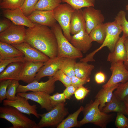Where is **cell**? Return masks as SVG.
Returning a JSON list of instances; mask_svg holds the SVG:
<instances>
[{"label":"cell","mask_w":128,"mask_h":128,"mask_svg":"<svg viewBox=\"0 0 128 128\" xmlns=\"http://www.w3.org/2000/svg\"><path fill=\"white\" fill-rule=\"evenodd\" d=\"M126 13L123 10L119 11L114 18L122 29L123 34L128 37V21L126 18Z\"/></svg>","instance_id":"1f68e13d"},{"label":"cell","mask_w":128,"mask_h":128,"mask_svg":"<svg viewBox=\"0 0 128 128\" xmlns=\"http://www.w3.org/2000/svg\"><path fill=\"white\" fill-rule=\"evenodd\" d=\"M71 5L75 9H81L84 7H94L95 0H62Z\"/></svg>","instance_id":"4dcf8cb0"},{"label":"cell","mask_w":128,"mask_h":128,"mask_svg":"<svg viewBox=\"0 0 128 128\" xmlns=\"http://www.w3.org/2000/svg\"><path fill=\"white\" fill-rule=\"evenodd\" d=\"M51 29L57 40L58 48L57 56L75 59L83 57L82 52L77 50L64 36L59 23H56L51 27Z\"/></svg>","instance_id":"277c9868"},{"label":"cell","mask_w":128,"mask_h":128,"mask_svg":"<svg viewBox=\"0 0 128 128\" xmlns=\"http://www.w3.org/2000/svg\"><path fill=\"white\" fill-rule=\"evenodd\" d=\"M62 2V0H39L35 10L53 11Z\"/></svg>","instance_id":"f1b7e54d"},{"label":"cell","mask_w":128,"mask_h":128,"mask_svg":"<svg viewBox=\"0 0 128 128\" xmlns=\"http://www.w3.org/2000/svg\"><path fill=\"white\" fill-rule=\"evenodd\" d=\"M65 103L63 102L57 105L50 111V121L48 127L58 125L68 114L69 112L65 107Z\"/></svg>","instance_id":"44dd1931"},{"label":"cell","mask_w":128,"mask_h":128,"mask_svg":"<svg viewBox=\"0 0 128 128\" xmlns=\"http://www.w3.org/2000/svg\"><path fill=\"white\" fill-rule=\"evenodd\" d=\"M89 92V90L82 86L77 88L74 94L76 99L80 100L84 99Z\"/></svg>","instance_id":"7bdbcfd3"},{"label":"cell","mask_w":128,"mask_h":128,"mask_svg":"<svg viewBox=\"0 0 128 128\" xmlns=\"http://www.w3.org/2000/svg\"><path fill=\"white\" fill-rule=\"evenodd\" d=\"M84 27L86 28V23L82 10L81 9H75L71 17L70 33L73 35L79 32Z\"/></svg>","instance_id":"7402d4cb"},{"label":"cell","mask_w":128,"mask_h":128,"mask_svg":"<svg viewBox=\"0 0 128 128\" xmlns=\"http://www.w3.org/2000/svg\"><path fill=\"white\" fill-rule=\"evenodd\" d=\"M125 35L123 34L119 37L115 46L112 52H110L107 58V61L111 63L124 62L126 59L127 53L124 45L126 38Z\"/></svg>","instance_id":"ffe728a7"},{"label":"cell","mask_w":128,"mask_h":128,"mask_svg":"<svg viewBox=\"0 0 128 128\" xmlns=\"http://www.w3.org/2000/svg\"><path fill=\"white\" fill-rule=\"evenodd\" d=\"M27 17L33 23L51 27L56 23L57 21L54 17L53 11L35 10Z\"/></svg>","instance_id":"2e32d148"},{"label":"cell","mask_w":128,"mask_h":128,"mask_svg":"<svg viewBox=\"0 0 128 128\" xmlns=\"http://www.w3.org/2000/svg\"><path fill=\"white\" fill-rule=\"evenodd\" d=\"M124 45L126 52L127 57L123 63L125 68L128 71V37H126L124 42Z\"/></svg>","instance_id":"c3c4849f"},{"label":"cell","mask_w":128,"mask_h":128,"mask_svg":"<svg viewBox=\"0 0 128 128\" xmlns=\"http://www.w3.org/2000/svg\"><path fill=\"white\" fill-rule=\"evenodd\" d=\"M25 62H17L9 64L0 73V81L8 79L20 80L21 72Z\"/></svg>","instance_id":"d6986e66"},{"label":"cell","mask_w":128,"mask_h":128,"mask_svg":"<svg viewBox=\"0 0 128 128\" xmlns=\"http://www.w3.org/2000/svg\"><path fill=\"white\" fill-rule=\"evenodd\" d=\"M44 63L32 61L25 62L21 72L20 80L28 84L33 82L37 73L44 65Z\"/></svg>","instance_id":"e0dca14e"},{"label":"cell","mask_w":128,"mask_h":128,"mask_svg":"<svg viewBox=\"0 0 128 128\" xmlns=\"http://www.w3.org/2000/svg\"><path fill=\"white\" fill-rule=\"evenodd\" d=\"M77 88L71 85L66 87L63 92L66 99H69L71 96L74 94Z\"/></svg>","instance_id":"bcb514c9"},{"label":"cell","mask_w":128,"mask_h":128,"mask_svg":"<svg viewBox=\"0 0 128 128\" xmlns=\"http://www.w3.org/2000/svg\"><path fill=\"white\" fill-rule=\"evenodd\" d=\"M28 99L16 94V99L14 100H5L3 101L4 106L13 107L21 112L29 115L32 114L37 118H40L39 114L37 110V107L35 105H30Z\"/></svg>","instance_id":"8fae6325"},{"label":"cell","mask_w":128,"mask_h":128,"mask_svg":"<svg viewBox=\"0 0 128 128\" xmlns=\"http://www.w3.org/2000/svg\"></svg>","instance_id":"f5cc1de1"},{"label":"cell","mask_w":128,"mask_h":128,"mask_svg":"<svg viewBox=\"0 0 128 128\" xmlns=\"http://www.w3.org/2000/svg\"><path fill=\"white\" fill-rule=\"evenodd\" d=\"M53 77L57 81L61 82L66 87L71 85V78L60 69L58 70Z\"/></svg>","instance_id":"74e56055"},{"label":"cell","mask_w":128,"mask_h":128,"mask_svg":"<svg viewBox=\"0 0 128 128\" xmlns=\"http://www.w3.org/2000/svg\"><path fill=\"white\" fill-rule=\"evenodd\" d=\"M50 111L42 114H39L41 119L39 122L37 124V128H41L48 127L50 121Z\"/></svg>","instance_id":"b9f144b4"},{"label":"cell","mask_w":128,"mask_h":128,"mask_svg":"<svg viewBox=\"0 0 128 128\" xmlns=\"http://www.w3.org/2000/svg\"><path fill=\"white\" fill-rule=\"evenodd\" d=\"M101 111L107 113L113 112L126 115L123 101L118 99L114 94L110 101L106 104Z\"/></svg>","instance_id":"484cf974"},{"label":"cell","mask_w":128,"mask_h":128,"mask_svg":"<svg viewBox=\"0 0 128 128\" xmlns=\"http://www.w3.org/2000/svg\"><path fill=\"white\" fill-rule=\"evenodd\" d=\"M41 52L50 59L57 56L58 46L55 35L48 26L35 23L26 30L25 42Z\"/></svg>","instance_id":"6da1fadb"},{"label":"cell","mask_w":128,"mask_h":128,"mask_svg":"<svg viewBox=\"0 0 128 128\" xmlns=\"http://www.w3.org/2000/svg\"><path fill=\"white\" fill-rule=\"evenodd\" d=\"M26 30L24 26L16 25L12 23L9 27L0 33V41L11 45L24 42Z\"/></svg>","instance_id":"52a82bcc"},{"label":"cell","mask_w":128,"mask_h":128,"mask_svg":"<svg viewBox=\"0 0 128 128\" xmlns=\"http://www.w3.org/2000/svg\"><path fill=\"white\" fill-rule=\"evenodd\" d=\"M75 10L66 3L60 4L53 11L54 18L61 27L64 35L69 41L72 37L70 30L71 18Z\"/></svg>","instance_id":"8992f818"},{"label":"cell","mask_w":128,"mask_h":128,"mask_svg":"<svg viewBox=\"0 0 128 128\" xmlns=\"http://www.w3.org/2000/svg\"><path fill=\"white\" fill-rule=\"evenodd\" d=\"M12 80L8 79L0 81V102L6 99V93L8 87Z\"/></svg>","instance_id":"60d3db41"},{"label":"cell","mask_w":128,"mask_h":128,"mask_svg":"<svg viewBox=\"0 0 128 128\" xmlns=\"http://www.w3.org/2000/svg\"><path fill=\"white\" fill-rule=\"evenodd\" d=\"M123 101L124 103L126 115L128 116V95L124 98Z\"/></svg>","instance_id":"681fc988"},{"label":"cell","mask_w":128,"mask_h":128,"mask_svg":"<svg viewBox=\"0 0 128 128\" xmlns=\"http://www.w3.org/2000/svg\"><path fill=\"white\" fill-rule=\"evenodd\" d=\"M39 0H25L20 8L24 14L27 16L35 10V6Z\"/></svg>","instance_id":"d590c367"},{"label":"cell","mask_w":128,"mask_h":128,"mask_svg":"<svg viewBox=\"0 0 128 128\" xmlns=\"http://www.w3.org/2000/svg\"><path fill=\"white\" fill-rule=\"evenodd\" d=\"M76 59L65 58L63 62L60 69L71 78L75 76V73Z\"/></svg>","instance_id":"f546056e"},{"label":"cell","mask_w":128,"mask_h":128,"mask_svg":"<svg viewBox=\"0 0 128 128\" xmlns=\"http://www.w3.org/2000/svg\"><path fill=\"white\" fill-rule=\"evenodd\" d=\"M126 128H128V125H127V126Z\"/></svg>","instance_id":"816d5d0a"},{"label":"cell","mask_w":128,"mask_h":128,"mask_svg":"<svg viewBox=\"0 0 128 128\" xmlns=\"http://www.w3.org/2000/svg\"><path fill=\"white\" fill-rule=\"evenodd\" d=\"M2 14L5 17L14 24L23 25L28 28L33 27L35 23L32 22L22 11L20 8L14 9H3Z\"/></svg>","instance_id":"9a60e30c"},{"label":"cell","mask_w":128,"mask_h":128,"mask_svg":"<svg viewBox=\"0 0 128 128\" xmlns=\"http://www.w3.org/2000/svg\"><path fill=\"white\" fill-rule=\"evenodd\" d=\"M25 0H0V7L3 9L20 8Z\"/></svg>","instance_id":"d6a6232c"},{"label":"cell","mask_w":128,"mask_h":128,"mask_svg":"<svg viewBox=\"0 0 128 128\" xmlns=\"http://www.w3.org/2000/svg\"><path fill=\"white\" fill-rule=\"evenodd\" d=\"M99 101L91 100L83 108L82 111L83 118L78 121L79 127L88 123H92L101 128H106L108 124L112 121L115 116L114 114H108L99 108Z\"/></svg>","instance_id":"7a4b0ae2"},{"label":"cell","mask_w":128,"mask_h":128,"mask_svg":"<svg viewBox=\"0 0 128 128\" xmlns=\"http://www.w3.org/2000/svg\"><path fill=\"white\" fill-rule=\"evenodd\" d=\"M23 56V53L12 45L0 41V60Z\"/></svg>","instance_id":"d4e9b609"},{"label":"cell","mask_w":128,"mask_h":128,"mask_svg":"<svg viewBox=\"0 0 128 128\" xmlns=\"http://www.w3.org/2000/svg\"><path fill=\"white\" fill-rule=\"evenodd\" d=\"M26 61L24 56L11 58L0 60V73L2 72L9 64L13 63Z\"/></svg>","instance_id":"8d00e7d4"},{"label":"cell","mask_w":128,"mask_h":128,"mask_svg":"<svg viewBox=\"0 0 128 128\" xmlns=\"http://www.w3.org/2000/svg\"><path fill=\"white\" fill-rule=\"evenodd\" d=\"M106 35L105 39L101 46L92 52L86 55L83 58L84 61L87 62L94 61V56L99 50L105 47H107L110 51L112 52L115 45L119 38V35L122 31L117 22L114 21L105 23Z\"/></svg>","instance_id":"5b68a950"},{"label":"cell","mask_w":128,"mask_h":128,"mask_svg":"<svg viewBox=\"0 0 128 128\" xmlns=\"http://www.w3.org/2000/svg\"><path fill=\"white\" fill-rule=\"evenodd\" d=\"M70 42L77 50L84 53L89 50L92 46V42L84 27L79 32L72 36Z\"/></svg>","instance_id":"5bb4252c"},{"label":"cell","mask_w":128,"mask_h":128,"mask_svg":"<svg viewBox=\"0 0 128 128\" xmlns=\"http://www.w3.org/2000/svg\"><path fill=\"white\" fill-rule=\"evenodd\" d=\"M94 68V65L89 64L87 62H76L75 67V76L81 79L90 81V76Z\"/></svg>","instance_id":"cb8c5ba5"},{"label":"cell","mask_w":128,"mask_h":128,"mask_svg":"<svg viewBox=\"0 0 128 128\" xmlns=\"http://www.w3.org/2000/svg\"><path fill=\"white\" fill-rule=\"evenodd\" d=\"M89 82L87 80L80 79L75 76L71 78V85L77 88Z\"/></svg>","instance_id":"ee69618b"},{"label":"cell","mask_w":128,"mask_h":128,"mask_svg":"<svg viewBox=\"0 0 128 128\" xmlns=\"http://www.w3.org/2000/svg\"><path fill=\"white\" fill-rule=\"evenodd\" d=\"M57 81L55 78L50 77L48 80L45 82H39L34 80L25 86L19 84L17 89V93H25L28 91H43L50 95L55 91V83Z\"/></svg>","instance_id":"ba28073f"},{"label":"cell","mask_w":128,"mask_h":128,"mask_svg":"<svg viewBox=\"0 0 128 128\" xmlns=\"http://www.w3.org/2000/svg\"><path fill=\"white\" fill-rule=\"evenodd\" d=\"M12 45L23 53L26 61L45 62L50 59L47 56L26 42Z\"/></svg>","instance_id":"7c38bea8"},{"label":"cell","mask_w":128,"mask_h":128,"mask_svg":"<svg viewBox=\"0 0 128 128\" xmlns=\"http://www.w3.org/2000/svg\"><path fill=\"white\" fill-rule=\"evenodd\" d=\"M49 99L51 105L53 108L57 105L66 101V98L63 92H57L53 95H50Z\"/></svg>","instance_id":"f35d334b"},{"label":"cell","mask_w":128,"mask_h":128,"mask_svg":"<svg viewBox=\"0 0 128 128\" xmlns=\"http://www.w3.org/2000/svg\"><path fill=\"white\" fill-rule=\"evenodd\" d=\"M105 79V75L101 71L97 72L95 75V80L97 84H101L104 83Z\"/></svg>","instance_id":"7dc6e473"},{"label":"cell","mask_w":128,"mask_h":128,"mask_svg":"<svg viewBox=\"0 0 128 128\" xmlns=\"http://www.w3.org/2000/svg\"><path fill=\"white\" fill-rule=\"evenodd\" d=\"M106 35L105 23L96 27L91 31L89 35L92 41H95L102 44L104 42Z\"/></svg>","instance_id":"83f0119b"},{"label":"cell","mask_w":128,"mask_h":128,"mask_svg":"<svg viewBox=\"0 0 128 128\" xmlns=\"http://www.w3.org/2000/svg\"><path fill=\"white\" fill-rule=\"evenodd\" d=\"M119 83L107 87L102 88L96 95L95 98L99 101L100 105L99 108L101 111L105 106L106 104L111 100L113 95V92L116 89Z\"/></svg>","instance_id":"603a6c76"},{"label":"cell","mask_w":128,"mask_h":128,"mask_svg":"<svg viewBox=\"0 0 128 128\" xmlns=\"http://www.w3.org/2000/svg\"><path fill=\"white\" fill-rule=\"evenodd\" d=\"M110 69L112 75L107 82L102 86V88L124 83L128 81V71L123 62L111 63Z\"/></svg>","instance_id":"9c48e42d"},{"label":"cell","mask_w":128,"mask_h":128,"mask_svg":"<svg viewBox=\"0 0 128 128\" xmlns=\"http://www.w3.org/2000/svg\"><path fill=\"white\" fill-rule=\"evenodd\" d=\"M84 107L81 106L76 111L69 115L68 117L59 123L57 126V128H70L79 127L78 116L82 112Z\"/></svg>","instance_id":"4316f807"},{"label":"cell","mask_w":128,"mask_h":128,"mask_svg":"<svg viewBox=\"0 0 128 128\" xmlns=\"http://www.w3.org/2000/svg\"><path fill=\"white\" fill-rule=\"evenodd\" d=\"M19 81L12 80L8 85L6 93V99L10 100H14L16 97L17 90L19 85Z\"/></svg>","instance_id":"e575fe53"},{"label":"cell","mask_w":128,"mask_h":128,"mask_svg":"<svg viewBox=\"0 0 128 128\" xmlns=\"http://www.w3.org/2000/svg\"><path fill=\"white\" fill-rule=\"evenodd\" d=\"M12 22L9 19L6 18L0 20V32L6 30L11 25Z\"/></svg>","instance_id":"f6af8a7d"},{"label":"cell","mask_w":128,"mask_h":128,"mask_svg":"<svg viewBox=\"0 0 128 128\" xmlns=\"http://www.w3.org/2000/svg\"><path fill=\"white\" fill-rule=\"evenodd\" d=\"M82 11L85 22L86 29L88 34L94 28L104 23L105 17L100 10L90 7L85 8Z\"/></svg>","instance_id":"30bf717a"},{"label":"cell","mask_w":128,"mask_h":128,"mask_svg":"<svg viewBox=\"0 0 128 128\" xmlns=\"http://www.w3.org/2000/svg\"><path fill=\"white\" fill-rule=\"evenodd\" d=\"M15 108L9 106L0 107V118L10 122V128H37L36 122Z\"/></svg>","instance_id":"3957f363"},{"label":"cell","mask_w":128,"mask_h":128,"mask_svg":"<svg viewBox=\"0 0 128 128\" xmlns=\"http://www.w3.org/2000/svg\"><path fill=\"white\" fill-rule=\"evenodd\" d=\"M113 94L118 99L123 101L124 98L128 95V81L119 83Z\"/></svg>","instance_id":"836d02e7"},{"label":"cell","mask_w":128,"mask_h":128,"mask_svg":"<svg viewBox=\"0 0 128 128\" xmlns=\"http://www.w3.org/2000/svg\"><path fill=\"white\" fill-rule=\"evenodd\" d=\"M17 94L28 99H29L38 103L41 109H45L48 112L53 108L49 99L50 94L43 91H32L28 93L18 92Z\"/></svg>","instance_id":"ac0fdd59"},{"label":"cell","mask_w":128,"mask_h":128,"mask_svg":"<svg viewBox=\"0 0 128 128\" xmlns=\"http://www.w3.org/2000/svg\"><path fill=\"white\" fill-rule=\"evenodd\" d=\"M124 114L121 113H117L115 122V125L118 128H126L128 124V118Z\"/></svg>","instance_id":"ab89813d"},{"label":"cell","mask_w":128,"mask_h":128,"mask_svg":"<svg viewBox=\"0 0 128 128\" xmlns=\"http://www.w3.org/2000/svg\"><path fill=\"white\" fill-rule=\"evenodd\" d=\"M126 9L127 10H128V4L126 5Z\"/></svg>","instance_id":"f907efd6"},{"label":"cell","mask_w":128,"mask_h":128,"mask_svg":"<svg viewBox=\"0 0 128 128\" xmlns=\"http://www.w3.org/2000/svg\"><path fill=\"white\" fill-rule=\"evenodd\" d=\"M66 58L57 56L50 59L44 63V65L41 67L37 73L34 80L38 81L45 77H53L60 69L61 65Z\"/></svg>","instance_id":"4fadbf2b"}]
</instances>
